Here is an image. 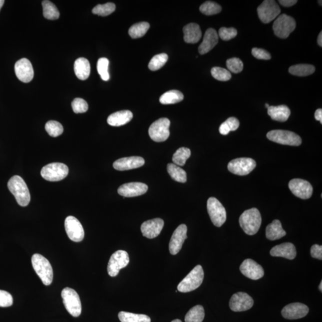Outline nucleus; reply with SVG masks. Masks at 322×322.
<instances>
[{
    "instance_id": "f257e3e1",
    "label": "nucleus",
    "mask_w": 322,
    "mask_h": 322,
    "mask_svg": "<svg viewBox=\"0 0 322 322\" xmlns=\"http://www.w3.org/2000/svg\"><path fill=\"white\" fill-rule=\"evenodd\" d=\"M8 188L14 195L18 205L26 206L30 202V193L26 182L18 176L12 177L8 182Z\"/></svg>"
},
{
    "instance_id": "5fc2aeb1",
    "label": "nucleus",
    "mask_w": 322,
    "mask_h": 322,
    "mask_svg": "<svg viewBox=\"0 0 322 322\" xmlns=\"http://www.w3.org/2000/svg\"><path fill=\"white\" fill-rule=\"evenodd\" d=\"M314 117H315V119L316 120H318V122H320L322 124V109H318L316 110V112L314 114Z\"/></svg>"
},
{
    "instance_id": "c756f323",
    "label": "nucleus",
    "mask_w": 322,
    "mask_h": 322,
    "mask_svg": "<svg viewBox=\"0 0 322 322\" xmlns=\"http://www.w3.org/2000/svg\"><path fill=\"white\" fill-rule=\"evenodd\" d=\"M286 232L284 230L280 222L278 220H274L266 228V237L269 240H280L286 236Z\"/></svg>"
},
{
    "instance_id": "c85d7f7f",
    "label": "nucleus",
    "mask_w": 322,
    "mask_h": 322,
    "mask_svg": "<svg viewBox=\"0 0 322 322\" xmlns=\"http://www.w3.org/2000/svg\"><path fill=\"white\" fill-rule=\"evenodd\" d=\"M90 64L86 58H80L74 64V71L77 78L80 80H86L90 74Z\"/></svg>"
},
{
    "instance_id": "052dcab7",
    "label": "nucleus",
    "mask_w": 322,
    "mask_h": 322,
    "mask_svg": "<svg viewBox=\"0 0 322 322\" xmlns=\"http://www.w3.org/2000/svg\"><path fill=\"white\" fill-rule=\"evenodd\" d=\"M265 106H266V108H267V109H268V107L270 106H269V104H265Z\"/></svg>"
},
{
    "instance_id": "f3484780",
    "label": "nucleus",
    "mask_w": 322,
    "mask_h": 322,
    "mask_svg": "<svg viewBox=\"0 0 322 322\" xmlns=\"http://www.w3.org/2000/svg\"><path fill=\"white\" fill-rule=\"evenodd\" d=\"M240 270L244 276L255 280L262 278L264 274L262 266L252 259L244 260L240 265Z\"/></svg>"
},
{
    "instance_id": "9b49d317",
    "label": "nucleus",
    "mask_w": 322,
    "mask_h": 322,
    "mask_svg": "<svg viewBox=\"0 0 322 322\" xmlns=\"http://www.w3.org/2000/svg\"><path fill=\"white\" fill-rule=\"evenodd\" d=\"M280 6L274 0H265L258 8L260 20L264 24L271 22L280 14Z\"/></svg>"
},
{
    "instance_id": "f8f14e48",
    "label": "nucleus",
    "mask_w": 322,
    "mask_h": 322,
    "mask_svg": "<svg viewBox=\"0 0 322 322\" xmlns=\"http://www.w3.org/2000/svg\"><path fill=\"white\" fill-rule=\"evenodd\" d=\"M128 253L125 250H118L110 256L108 265V273L111 277L118 274L120 269L125 268L129 264Z\"/></svg>"
},
{
    "instance_id": "3c124183",
    "label": "nucleus",
    "mask_w": 322,
    "mask_h": 322,
    "mask_svg": "<svg viewBox=\"0 0 322 322\" xmlns=\"http://www.w3.org/2000/svg\"><path fill=\"white\" fill-rule=\"evenodd\" d=\"M252 54L253 56L260 60H270L272 58L270 54L268 51L262 48H253Z\"/></svg>"
},
{
    "instance_id": "6e6d98bb",
    "label": "nucleus",
    "mask_w": 322,
    "mask_h": 322,
    "mask_svg": "<svg viewBox=\"0 0 322 322\" xmlns=\"http://www.w3.org/2000/svg\"><path fill=\"white\" fill-rule=\"evenodd\" d=\"M318 46H320V48L322 47V32H320V35L318 36Z\"/></svg>"
},
{
    "instance_id": "a211bd4d",
    "label": "nucleus",
    "mask_w": 322,
    "mask_h": 322,
    "mask_svg": "<svg viewBox=\"0 0 322 322\" xmlns=\"http://www.w3.org/2000/svg\"><path fill=\"white\" fill-rule=\"evenodd\" d=\"M14 70L18 78L22 82L28 83L34 78L32 65L27 58H23L18 60L14 65Z\"/></svg>"
},
{
    "instance_id": "1a4fd4ad",
    "label": "nucleus",
    "mask_w": 322,
    "mask_h": 322,
    "mask_svg": "<svg viewBox=\"0 0 322 322\" xmlns=\"http://www.w3.org/2000/svg\"><path fill=\"white\" fill-rule=\"evenodd\" d=\"M170 120L162 118L154 122L148 128V134L152 140L156 142H163L169 138Z\"/></svg>"
},
{
    "instance_id": "cd10ccee",
    "label": "nucleus",
    "mask_w": 322,
    "mask_h": 322,
    "mask_svg": "<svg viewBox=\"0 0 322 322\" xmlns=\"http://www.w3.org/2000/svg\"><path fill=\"white\" fill-rule=\"evenodd\" d=\"M268 110V113L271 118L278 122H286L290 114V108L286 105L269 106Z\"/></svg>"
},
{
    "instance_id": "79ce46f5",
    "label": "nucleus",
    "mask_w": 322,
    "mask_h": 322,
    "mask_svg": "<svg viewBox=\"0 0 322 322\" xmlns=\"http://www.w3.org/2000/svg\"><path fill=\"white\" fill-rule=\"evenodd\" d=\"M168 58V55L166 54L156 55L150 60V64H148V67L150 70L152 71L159 70L166 63Z\"/></svg>"
},
{
    "instance_id": "f03ea898",
    "label": "nucleus",
    "mask_w": 322,
    "mask_h": 322,
    "mask_svg": "<svg viewBox=\"0 0 322 322\" xmlns=\"http://www.w3.org/2000/svg\"><path fill=\"white\" fill-rule=\"evenodd\" d=\"M262 216L259 210L253 208L246 210L240 218V227L247 234L254 235L258 233L262 224Z\"/></svg>"
},
{
    "instance_id": "39448f33",
    "label": "nucleus",
    "mask_w": 322,
    "mask_h": 322,
    "mask_svg": "<svg viewBox=\"0 0 322 322\" xmlns=\"http://www.w3.org/2000/svg\"><path fill=\"white\" fill-rule=\"evenodd\" d=\"M62 298L66 310L74 317L80 316L82 311V302L76 291L70 288H65L62 291Z\"/></svg>"
},
{
    "instance_id": "e433bc0d",
    "label": "nucleus",
    "mask_w": 322,
    "mask_h": 322,
    "mask_svg": "<svg viewBox=\"0 0 322 322\" xmlns=\"http://www.w3.org/2000/svg\"><path fill=\"white\" fill-rule=\"evenodd\" d=\"M150 28V24L146 22L136 24L130 27L128 30L129 35L133 39L141 38L147 33Z\"/></svg>"
},
{
    "instance_id": "7c9ffc66",
    "label": "nucleus",
    "mask_w": 322,
    "mask_h": 322,
    "mask_svg": "<svg viewBox=\"0 0 322 322\" xmlns=\"http://www.w3.org/2000/svg\"><path fill=\"white\" fill-rule=\"evenodd\" d=\"M167 171L171 178L174 180L180 182H184L187 181V174L186 172L174 164H168L167 166Z\"/></svg>"
},
{
    "instance_id": "9d476101",
    "label": "nucleus",
    "mask_w": 322,
    "mask_h": 322,
    "mask_svg": "<svg viewBox=\"0 0 322 322\" xmlns=\"http://www.w3.org/2000/svg\"><path fill=\"white\" fill-rule=\"evenodd\" d=\"M207 210L214 225L216 227H221L227 218L224 206L216 198L212 197L207 201Z\"/></svg>"
},
{
    "instance_id": "680f3d73",
    "label": "nucleus",
    "mask_w": 322,
    "mask_h": 322,
    "mask_svg": "<svg viewBox=\"0 0 322 322\" xmlns=\"http://www.w3.org/2000/svg\"><path fill=\"white\" fill-rule=\"evenodd\" d=\"M318 2H320V6H322V1H318Z\"/></svg>"
},
{
    "instance_id": "0eeeda50",
    "label": "nucleus",
    "mask_w": 322,
    "mask_h": 322,
    "mask_svg": "<svg viewBox=\"0 0 322 322\" xmlns=\"http://www.w3.org/2000/svg\"><path fill=\"white\" fill-rule=\"evenodd\" d=\"M296 28V22L292 17L286 14H281L274 22L273 30L278 38H286Z\"/></svg>"
},
{
    "instance_id": "4be33fe9",
    "label": "nucleus",
    "mask_w": 322,
    "mask_h": 322,
    "mask_svg": "<svg viewBox=\"0 0 322 322\" xmlns=\"http://www.w3.org/2000/svg\"><path fill=\"white\" fill-rule=\"evenodd\" d=\"M164 226L163 220L154 218L144 222L141 226V231L144 236L148 239H154L159 236Z\"/></svg>"
},
{
    "instance_id": "ea45409f",
    "label": "nucleus",
    "mask_w": 322,
    "mask_h": 322,
    "mask_svg": "<svg viewBox=\"0 0 322 322\" xmlns=\"http://www.w3.org/2000/svg\"><path fill=\"white\" fill-rule=\"evenodd\" d=\"M200 10L201 13L210 16L220 13L222 10L221 6L213 2H206L200 6Z\"/></svg>"
},
{
    "instance_id": "412c9836",
    "label": "nucleus",
    "mask_w": 322,
    "mask_h": 322,
    "mask_svg": "<svg viewBox=\"0 0 322 322\" xmlns=\"http://www.w3.org/2000/svg\"><path fill=\"white\" fill-rule=\"evenodd\" d=\"M148 190L146 184L142 182H132L120 186L118 190V192L120 196L130 198L141 196L146 193Z\"/></svg>"
},
{
    "instance_id": "423d86ee",
    "label": "nucleus",
    "mask_w": 322,
    "mask_h": 322,
    "mask_svg": "<svg viewBox=\"0 0 322 322\" xmlns=\"http://www.w3.org/2000/svg\"><path fill=\"white\" fill-rule=\"evenodd\" d=\"M269 140L278 144L298 146L302 144L301 138L295 132L286 130H272L267 134Z\"/></svg>"
},
{
    "instance_id": "8fccbe9b",
    "label": "nucleus",
    "mask_w": 322,
    "mask_h": 322,
    "mask_svg": "<svg viewBox=\"0 0 322 322\" xmlns=\"http://www.w3.org/2000/svg\"><path fill=\"white\" fill-rule=\"evenodd\" d=\"M14 299L11 294L7 291L0 290V306L8 308L13 304Z\"/></svg>"
},
{
    "instance_id": "13d9d810",
    "label": "nucleus",
    "mask_w": 322,
    "mask_h": 322,
    "mask_svg": "<svg viewBox=\"0 0 322 322\" xmlns=\"http://www.w3.org/2000/svg\"><path fill=\"white\" fill-rule=\"evenodd\" d=\"M318 288H320V292H322V282H321L320 287H318Z\"/></svg>"
},
{
    "instance_id": "37998d69",
    "label": "nucleus",
    "mask_w": 322,
    "mask_h": 322,
    "mask_svg": "<svg viewBox=\"0 0 322 322\" xmlns=\"http://www.w3.org/2000/svg\"><path fill=\"white\" fill-rule=\"evenodd\" d=\"M45 128L48 134L54 138L58 137L64 132L62 125L56 120H49L46 123Z\"/></svg>"
},
{
    "instance_id": "49530a36",
    "label": "nucleus",
    "mask_w": 322,
    "mask_h": 322,
    "mask_svg": "<svg viewBox=\"0 0 322 322\" xmlns=\"http://www.w3.org/2000/svg\"><path fill=\"white\" fill-rule=\"evenodd\" d=\"M226 65H227L228 70L230 72L234 74L240 73L244 69L242 61L239 58H229L226 62Z\"/></svg>"
},
{
    "instance_id": "c03bdc74",
    "label": "nucleus",
    "mask_w": 322,
    "mask_h": 322,
    "mask_svg": "<svg viewBox=\"0 0 322 322\" xmlns=\"http://www.w3.org/2000/svg\"><path fill=\"white\" fill-rule=\"evenodd\" d=\"M110 61L106 58H99L97 64V69L99 75L101 78L107 82L110 78V74L108 72V67H109Z\"/></svg>"
},
{
    "instance_id": "a18cd8bd",
    "label": "nucleus",
    "mask_w": 322,
    "mask_h": 322,
    "mask_svg": "<svg viewBox=\"0 0 322 322\" xmlns=\"http://www.w3.org/2000/svg\"><path fill=\"white\" fill-rule=\"evenodd\" d=\"M210 72L214 78L220 82H227L232 77L231 73L228 70L220 67L212 68Z\"/></svg>"
},
{
    "instance_id": "6e6552de",
    "label": "nucleus",
    "mask_w": 322,
    "mask_h": 322,
    "mask_svg": "<svg viewBox=\"0 0 322 322\" xmlns=\"http://www.w3.org/2000/svg\"><path fill=\"white\" fill-rule=\"evenodd\" d=\"M69 169L65 164L54 162L48 164L42 170L41 175L46 180L58 182L64 179L68 174Z\"/></svg>"
},
{
    "instance_id": "2f4dec72",
    "label": "nucleus",
    "mask_w": 322,
    "mask_h": 322,
    "mask_svg": "<svg viewBox=\"0 0 322 322\" xmlns=\"http://www.w3.org/2000/svg\"><path fill=\"white\" fill-rule=\"evenodd\" d=\"M315 71V68L312 64H298L289 68V72L293 76H306L312 75Z\"/></svg>"
},
{
    "instance_id": "6ab92c4d",
    "label": "nucleus",
    "mask_w": 322,
    "mask_h": 322,
    "mask_svg": "<svg viewBox=\"0 0 322 322\" xmlns=\"http://www.w3.org/2000/svg\"><path fill=\"white\" fill-rule=\"evenodd\" d=\"M187 226L181 224L176 229L172 235L169 244L170 252L172 255H176L181 250L184 242L187 239Z\"/></svg>"
},
{
    "instance_id": "4468645a",
    "label": "nucleus",
    "mask_w": 322,
    "mask_h": 322,
    "mask_svg": "<svg viewBox=\"0 0 322 322\" xmlns=\"http://www.w3.org/2000/svg\"><path fill=\"white\" fill-rule=\"evenodd\" d=\"M64 228L68 236L71 240L79 242L84 238V230L78 220L73 216H69L65 220Z\"/></svg>"
},
{
    "instance_id": "a19ab883",
    "label": "nucleus",
    "mask_w": 322,
    "mask_h": 322,
    "mask_svg": "<svg viewBox=\"0 0 322 322\" xmlns=\"http://www.w3.org/2000/svg\"><path fill=\"white\" fill-rule=\"evenodd\" d=\"M116 6L112 2H108L104 4H98L92 9V13L98 16H106L112 14L116 10Z\"/></svg>"
},
{
    "instance_id": "393cba45",
    "label": "nucleus",
    "mask_w": 322,
    "mask_h": 322,
    "mask_svg": "<svg viewBox=\"0 0 322 322\" xmlns=\"http://www.w3.org/2000/svg\"><path fill=\"white\" fill-rule=\"evenodd\" d=\"M270 255L273 256H280L289 260L296 258V246L292 243H284L275 246L270 250Z\"/></svg>"
},
{
    "instance_id": "dca6fc26",
    "label": "nucleus",
    "mask_w": 322,
    "mask_h": 322,
    "mask_svg": "<svg viewBox=\"0 0 322 322\" xmlns=\"http://www.w3.org/2000/svg\"><path fill=\"white\" fill-rule=\"evenodd\" d=\"M254 300L248 294L240 292L232 296L229 306L232 311L240 312L248 310L252 308Z\"/></svg>"
},
{
    "instance_id": "20e7f679",
    "label": "nucleus",
    "mask_w": 322,
    "mask_h": 322,
    "mask_svg": "<svg viewBox=\"0 0 322 322\" xmlns=\"http://www.w3.org/2000/svg\"><path fill=\"white\" fill-rule=\"evenodd\" d=\"M204 272L202 266L198 265L178 284V290L181 292H191L196 290L202 284Z\"/></svg>"
},
{
    "instance_id": "7ed1b4c3",
    "label": "nucleus",
    "mask_w": 322,
    "mask_h": 322,
    "mask_svg": "<svg viewBox=\"0 0 322 322\" xmlns=\"http://www.w3.org/2000/svg\"><path fill=\"white\" fill-rule=\"evenodd\" d=\"M32 261L34 270L41 278L43 284L50 286L54 278V272L48 260L39 254H35L32 256Z\"/></svg>"
},
{
    "instance_id": "bb28decb",
    "label": "nucleus",
    "mask_w": 322,
    "mask_h": 322,
    "mask_svg": "<svg viewBox=\"0 0 322 322\" xmlns=\"http://www.w3.org/2000/svg\"><path fill=\"white\" fill-rule=\"evenodd\" d=\"M184 40L190 44H195L199 42L202 37L199 24L194 23L188 24L184 28Z\"/></svg>"
},
{
    "instance_id": "de8ad7c7",
    "label": "nucleus",
    "mask_w": 322,
    "mask_h": 322,
    "mask_svg": "<svg viewBox=\"0 0 322 322\" xmlns=\"http://www.w3.org/2000/svg\"><path fill=\"white\" fill-rule=\"evenodd\" d=\"M72 107L76 114L85 113L88 109V104L85 100L80 98H76L72 102Z\"/></svg>"
},
{
    "instance_id": "09e8293b",
    "label": "nucleus",
    "mask_w": 322,
    "mask_h": 322,
    "mask_svg": "<svg viewBox=\"0 0 322 322\" xmlns=\"http://www.w3.org/2000/svg\"><path fill=\"white\" fill-rule=\"evenodd\" d=\"M238 34L237 30L234 28L222 27L219 30L218 36L224 41H229L235 38Z\"/></svg>"
},
{
    "instance_id": "5701e85b",
    "label": "nucleus",
    "mask_w": 322,
    "mask_h": 322,
    "mask_svg": "<svg viewBox=\"0 0 322 322\" xmlns=\"http://www.w3.org/2000/svg\"><path fill=\"white\" fill-rule=\"evenodd\" d=\"M144 162V160L140 156L126 157L116 160L113 166L118 171H126L139 168L143 166Z\"/></svg>"
},
{
    "instance_id": "a878e982",
    "label": "nucleus",
    "mask_w": 322,
    "mask_h": 322,
    "mask_svg": "<svg viewBox=\"0 0 322 322\" xmlns=\"http://www.w3.org/2000/svg\"><path fill=\"white\" fill-rule=\"evenodd\" d=\"M133 114L128 110H120L111 114L108 118V124L113 126H120L126 124L132 119Z\"/></svg>"
},
{
    "instance_id": "aec40b11",
    "label": "nucleus",
    "mask_w": 322,
    "mask_h": 322,
    "mask_svg": "<svg viewBox=\"0 0 322 322\" xmlns=\"http://www.w3.org/2000/svg\"><path fill=\"white\" fill-rule=\"evenodd\" d=\"M308 306L302 303H292L286 306L282 310V315L289 320H296L304 318L308 314Z\"/></svg>"
},
{
    "instance_id": "58836bf2",
    "label": "nucleus",
    "mask_w": 322,
    "mask_h": 322,
    "mask_svg": "<svg viewBox=\"0 0 322 322\" xmlns=\"http://www.w3.org/2000/svg\"><path fill=\"white\" fill-rule=\"evenodd\" d=\"M240 123L236 118L230 117L220 126L219 132L222 135H228L230 132L236 131Z\"/></svg>"
},
{
    "instance_id": "603ef678",
    "label": "nucleus",
    "mask_w": 322,
    "mask_h": 322,
    "mask_svg": "<svg viewBox=\"0 0 322 322\" xmlns=\"http://www.w3.org/2000/svg\"><path fill=\"white\" fill-rule=\"evenodd\" d=\"M311 256L312 258L322 260V246L320 244H315L311 248Z\"/></svg>"
},
{
    "instance_id": "f704fd0d",
    "label": "nucleus",
    "mask_w": 322,
    "mask_h": 322,
    "mask_svg": "<svg viewBox=\"0 0 322 322\" xmlns=\"http://www.w3.org/2000/svg\"><path fill=\"white\" fill-rule=\"evenodd\" d=\"M118 318L122 322H151L150 318L147 315L126 312H120Z\"/></svg>"
},
{
    "instance_id": "b1692460",
    "label": "nucleus",
    "mask_w": 322,
    "mask_h": 322,
    "mask_svg": "<svg viewBox=\"0 0 322 322\" xmlns=\"http://www.w3.org/2000/svg\"><path fill=\"white\" fill-rule=\"evenodd\" d=\"M218 35L216 30L213 28H209L204 35L203 42L201 43L198 50L200 54H205L208 52L218 44Z\"/></svg>"
},
{
    "instance_id": "4d7b16f0",
    "label": "nucleus",
    "mask_w": 322,
    "mask_h": 322,
    "mask_svg": "<svg viewBox=\"0 0 322 322\" xmlns=\"http://www.w3.org/2000/svg\"><path fill=\"white\" fill-rule=\"evenodd\" d=\"M4 0H0V10H1L2 6L4 5Z\"/></svg>"
},
{
    "instance_id": "72a5a7b5",
    "label": "nucleus",
    "mask_w": 322,
    "mask_h": 322,
    "mask_svg": "<svg viewBox=\"0 0 322 322\" xmlns=\"http://www.w3.org/2000/svg\"><path fill=\"white\" fill-rule=\"evenodd\" d=\"M205 318V311L202 306L197 305L190 309L186 315L185 322H202Z\"/></svg>"
},
{
    "instance_id": "4c0bfd02",
    "label": "nucleus",
    "mask_w": 322,
    "mask_h": 322,
    "mask_svg": "<svg viewBox=\"0 0 322 322\" xmlns=\"http://www.w3.org/2000/svg\"><path fill=\"white\" fill-rule=\"evenodd\" d=\"M190 156L191 151L190 148L184 147L179 148L173 154V162L180 166H184Z\"/></svg>"
},
{
    "instance_id": "473e14b6",
    "label": "nucleus",
    "mask_w": 322,
    "mask_h": 322,
    "mask_svg": "<svg viewBox=\"0 0 322 322\" xmlns=\"http://www.w3.org/2000/svg\"><path fill=\"white\" fill-rule=\"evenodd\" d=\"M184 99L182 92L178 90H170L161 96L160 101L163 104H178Z\"/></svg>"
},
{
    "instance_id": "2eb2a0df",
    "label": "nucleus",
    "mask_w": 322,
    "mask_h": 322,
    "mask_svg": "<svg viewBox=\"0 0 322 322\" xmlns=\"http://www.w3.org/2000/svg\"><path fill=\"white\" fill-rule=\"evenodd\" d=\"M289 188L296 197L302 200H308L312 196V187L310 184L304 180L294 178L289 182Z\"/></svg>"
},
{
    "instance_id": "864d4df0",
    "label": "nucleus",
    "mask_w": 322,
    "mask_h": 322,
    "mask_svg": "<svg viewBox=\"0 0 322 322\" xmlns=\"http://www.w3.org/2000/svg\"><path fill=\"white\" fill-rule=\"evenodd\" d=\"M297 2H297L296 0H280V1H278V2H280L282 6H283L284 7L286 8L291 7V6L295 5Z\"/></svg>"
},
{
    "instance_id": "ddd939ff",
    "label": "nucleus",
    "mask_w": 322,
    "mask_h": 322,
    "mask_svg": "<svg viewBox=\"0 0 322 322\" xmlns=\"http://www.w3.org/2000/svg\"><path fill=\"white\" fill-rule=\"evenodd\" d=\"M256 161L250 158H240L230 161L228 164V171L234 174L246 176L256 168Z\"/></svg>"
},
{
    "instance_id": "bf43d9fd",
    "label": "nucleus",
    "mask_w": 322,
    "mask_h": 322,
    "mask_svg": "<svg viewBox=\"0 0 322 322\" xmlns=\"http://www.w3.org/2000/svg\"><path fill=\"white\" fill-rule=\"evenodd\" d=\"M172 322H182L179 320H172Z\"/></svg>"
},
{
    "instance_id": "c9c22d12",
    "label": "nucleus",
    "mask_w": 322,
    "mask_h": 322,
    "mask_svg": "<svg viewBox=\"0 0 322 322\" xmlns=\"http://www.w3.org/2000/svg\"><path fill=\"white\" fill-rule=\"evenodd\" d=\"M43 8V15L47 20H56L60 18V13L54 3L48 0H44L42 2Z\"/></svg>"
}]
</instances>
